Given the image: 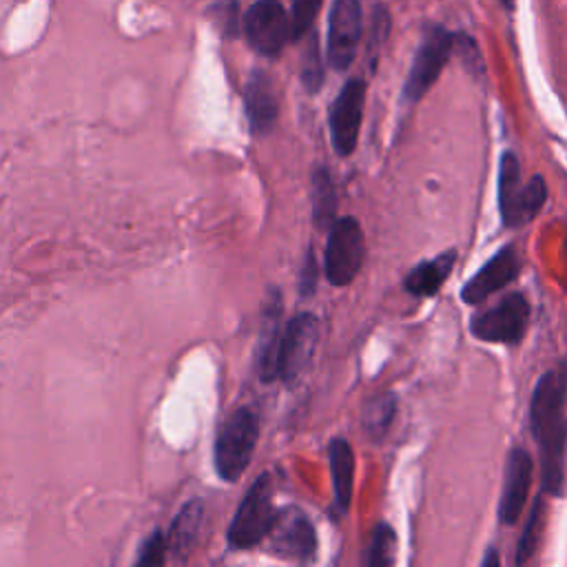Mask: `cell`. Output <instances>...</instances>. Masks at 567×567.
I'll list each match as a JSON object with an SVG mask.
<instances>
[{"label": "cell", "instance_id": "1", "mask_svg": "<svg viewBox=\"0 0 567 567\" xmlns=\"http://www.w3.org/2000/svg\"><path fill=\"white\" fill-rule=\"evenodd\" d=\"M567 363L547 370L529 401V430L538 443L543 494L563 496L567 461Z\"/></svg>", "mask_w": 567, "mask_h": 567}, {"label": "cell", "instance_id": "2", "mask_svg": "<svg viewBox=\"0 0 567 567\" xmlns=\"http://www.w3.org/2000/svg\"><path fill=\"white\" fill-rule=\"evenodd\" d=\"M547 202V184L543 175L523 179L520 162L512 151H505L498 162V213L507 228L529 224Z\"/></svg>", "mask_w": 567, "mask_h": 567}, {"label": "cell", "instance_id": "3", "mask_svg": "<svg viewBox=\"0 0 567 567\" xmlns=\"http://www.w3.org/2000/svg\"><path fill=\"white\" fill-rule=\"evenodd\" d=\"M259 427L257 416L250 408H237L219 427L215 439V470L226 483H235L250 465Z\"/></svg>", "mask_w": 567, "mask_h": 567}, {"label": "cell", "instance_id": "4", "mask_svg": "<svg viewBox=\"0 0 567 567\" xmlns=\"http://www.w3.org/2000/svg\"><path fill=\"white\" fill-rule=\"evenodd\" d=\"M277 518L272 507V478L270 474H261L246 492L239 503L230 527H228V545L233 549H248L268 538L270 527Z\"/></svg>", "mask_w": 567, "mask_h": 567}, {"label": "cell", "instance_id": "5", "mask_svg": "<svg viewBox=\"0 0 567 567\" xmlns=\"http://www.w3.org/2000/svg\"><path fill=\"white\" fill-rule=\"evenodd\" d=\"M454 42L456 33L447 31L443 24H427L423 29L421 44L412 58V66L405 78V100L419 102L432 89L454 51Z\"/></svg>", "mask_w": 567, "mask_h": 567}, {"label": "cell", "instance_id": "6", "mask_svg": "<svg viewBox=\"0 0 567 567\" xmlns=\"http://www.w3.org/2000/svg\"><path fill=\"white\" fill-rule=\"evenodd\" d=\"M363 246V230L354 217L334 219L323 252V270L332 286H348L359 275Z\"/></svg>", "mask_w": 567, "mask_h": 567}, {"label": "cell", "instance_id": "7", "mask_svg": "<svg viewBox=\"0 0 567 567\" xmlns=\"http://www.w3.org/2000/svg\"><path fill=\"white\" fill-rule=\"evenodd\" d=\"M529 326V303L525 295L509 292L496 306L478 312L470 321V332L489 343H518Z\"/></svg>", "mask_w": 567, "mask_h": 567}, {"label": "cell", "instance_id": "8", "mask_svg": "<svg viewBox=\"0 0 567 567\" xmlns=\"http://www.w3.org/2000/svg\"><path fill=\"white\" fill-rule=\"evenodd\" d=\"M319 343V319L312 312H301L288 321L279 350V379L297 381L312 361Z\"/></svg>", "mask_w": 567, "mask_h": 567}, {"label": "cell", "instance_id": "9", "mask_svg": "<svg viewBox=\"0 0 567 567\" xmlns=\"http://www.w3.org/2000/svg\"><path fill=\"white\" fill-rule=\"evenodd\" d=\"M365 102V82L352 78L343 84L330 109V140L337 155L348 157L357 148Z\"/></svg>", "mask_w": 567, "mask_h": 567}, {"label": "cell", "instance_id": "10", "mask_svg": "<svg viewBox=\"0 0 567 567\" xmlns=\"http://www.w3.org/2000/svg\"><path fill=\"white\" fill-rule=\"evenodd\" d=\"M268 540L272 551L288 560L308 563L315 558V551H317L315 527L310 518L297 507H286L277 512Z\"/></svg>", "mask_w": 567, "mask_h": 567}, {"label": "cell", "instance_id": "11", "mask_svg": "<svg viewBox=\"0 0 567 567\" xmlns=\"http://www.w3.org/2000/svg\"><path fill=\"white\" fill-rule=\"evenodd\" d=\"M361 40V4L359 0H334L328 18V62L337 71H346Z\"/></svg>", "mask_w": 567, "mask_h": 567}, {"label": "cell", "instance_id": "12", "mask_svg": "<svg viewBox=\"0 0 567 567\" xmlns=\"http://www.w3.org/2000/svg\"><path fill=\"white\" fill-rule=\"evenodd\" d=\"M246 35L264 55H277L290 38V20L277 0H259L246 13Z\"/></svg>", "mask_w": 567, "mask_h": 567}, {"label": "cell", "instance_id": "13", "mask_svg": "<svg viewBox=\"0 0 567 567\" xmlns=\"http://www.w3.org/2000/svg\"><path fill=\"white\" fill-rule=\"evenodd\" d=\"M518 270H520L518 250L514 244H507L494 257H489L478 272H474L467 279V284L461 290V299L472 306L483 303L489 295L505 288L509 281H514Z\"/></svg>", "mask_w": 567, "mask_h": 567}, {"label": "cell", "instance_id": "14", "mask_svg": "<svg viewBox=\"0 0 567 567\" xmlns=\"http://www.w3.org/2000/svg\"><path fill=\"white\" fill-rule=\"evenodd\" d=\"M281 297L279 290L270 292V299H266L261 310V326L257 337V354H255V368L257 377L264 383H270L279 379V350H281Z\"/></svg>", "mask_w": 567, "mask_h": 567}, {"label": "cell", "instance_id": "15", "mask_svg": "<svg viewBox=\"0 0 567 567\" xmlns=\"http://www.w3.org/2000/svg\"><path fill=\"white\" fill-rule=\"evenodd\" d=\"M532 456L523 447H512L505 465L503 494L498 501V518L505 525H514L525 507L529 485H532Z\"/></svg>", "mask_w": 567, "mask_h": 567}, {"label": "cell", "instance_id": "16", "mask_svg": "<svg viewBox=\"0 0 567 567\" xmlns=\"http://www.w3.org/2000/svg\"><path fill=\"white\" fill-rule=\"evenodd\" d=\"M244 104H246V115L250 122V128L255 135H266L277 122V95L272 89V82L266 73H252V78L246 84L244 91Z\"/></svg>", "mask_w": 567, "mask_h": 567}, {"label": "cell", "instance_id": "17", "mask_svg": "<svg viewBox=\"0 0 567 567\" xmlns=\"http://www.w3.org/2000/svg\"><path fill=\"white\" fill-rule=\"evenodd\" d=\"M456 261V250L450 248L432 259L416 264L403 279V286L414 297H432L439 292L443 281L452 275Z\"/></svg>", "mask_w": 567, "mask_h": 567}, {"label": "cell", "instance_id": "18", "mask_svg": "<svg viewBox=\"0 0 567 567\" xmlns=\"http://www.w3.org/2000/svg\"><path fill=\"white\" fill-rule=\"evenodd\" d=\"M330 476L334 489V503L341 514L348 512L352 501V483H354V454L346 439H332L328 445Z\"/></svg>", "mask_w": 567, "mask_h": 567}, {"label": "cell", "instance_id": "19", "mask_svg": "<svg viewBox=\"0 0 567 567\" xmlns=\"http://www.w3.org/2000/svg\"><path fill=\"white\" fill-rule=\"evenodd\" d=\"M202 516H204V509H202V501L197 498L188 501L175 516L166 536L168 549L175 554V558H186L188 551L193 549L202 527Z\"/></svg>", "mask_w": 567, "mask_h": 567}, {"label": "cell", "instance_id": "20", "mask_svg": "<svg viewBox=\"0 0 567 567\" xmlns=\"http://www.w3.org/2000/svg\"><path fill=\"white\" fill-rule=\"evenodd\" d=\"M310 206L315 226L330 230L337 219V190L326 166H317L310 175Z\"/></svg>", "mask_w": 567, "mask_h": 567}, {"label": "cell", "instance_id": "21", "mask_svg": "<svg viewBox=\"0 0 567 567\" xmlns=\"http://www.w3.org/2000/svg\"><path fill=\"white\" fill-rule=\"evenodd\" d=\"M394 414H396V394L394 392L385 390V392L370 396L361 410V427L368 434V439L381 441L388 434V430L394 421Z\"/></svg>", "mask_w": 567, "mask_h": 567}, {"label": "cell", "instance_id": "22", "mask_svg": "<svg viewBox=\"0 0 567 567\" xmlns=\"http://www.w3.org/2000/svg\"><path fill=\"white\" fill-rule=\"evenodd\" d=\"M394 556H396V534L390 525L379 523L372 532L365 565L368 567H390V565H394Z\"/></svg>", "mask_w": 567, "mask_h": 567}, {"label": "cell", "instance_id": "23", "mask_svg": "<svg viewBox=\"0 0 567 567\" xmlns=\"http://www.w3.org/2000/svg\"><path fill=\"white\" fill-rule=\"evenodd\" d=\"M540 529H543V494L536 496L534 505H532V514L527 518V525L520 534V540H518V547H516V563L523 565L527 563L536 547H538V540H540Z\"/></svg>", "mask_w": 567, "mask_h": 567}, {"label": "cell", "instance_id": "24", "mask_svg": "<svg viewBox=\"0 0 567 567\" xmlns=\"http://www.w3.org/2000/svg\"><path fill=\"white\" fill-rule=\"evenodd\" d=\"M321 0H295L290 13V38L299 40L317 18Z\"/></svg>", "mask_w": 567, "mask_h": 567}, {"label": "cell", "instance_id": "25", "mask_svg": "<svg viewBox=\"0 0 567 567\" xmlns=\"http://www.w3.org/2000/svg\"><path fill=\"white\" fill-rule=\"evenodd\" d=\"M301 80H303V86L308 91H317L323 82V64H321V58H319V47H317V40L312 38L306 53H303V66H301Z\"/></svg>", "mask_w": 567, "mask_h": 567}, {"label": "cell", "instance_id": "26", "mask_svg": "<svg viewBox=\"0 0 567 567\" xmlns=\"http://www.w3.org/2000/svg\"><path fill=\"white\" fill-rule=\"evenodd\" d=\"M166 551H168V543H166V534L162 529H155L144 545L140 547V554L135 558L137 565H162L166 560Z\"/></svg>", "mask_w": 567, "mask_h": 567}, {"label": "cell", "instance_id": "27", "mask_svg": "<svg viewBox=\"0 0 567 567\" xmlns=\"http://www.w3.org/2000/svg\"><path fill=\"white\" fill-rule=\"evenodd\" d=\"M315 288H317V261H315V252L308 250L301 266V275H299V292L303 297H310Z\"/></svg>", "mask_w": 567, "mask_h": 567}, {"label": "cell", "instance_id": "28", "mask_svg": "<svg viewBox=\"0 0 567 567\" xmlns=\"http://www.w3.org/2000/svg\"><path fill=\"white\" fill-rule=\"evenodd\" d=\"M481 565L483 567H489V565H498V551L494 547L487 549V554L481 558Z\"/></svg>", "mask_w": 567, "mask_h": 567}, {"label": "cell", "instance_id": "29", "mask_svg": "<svg viewBox=\"0 0 567 567\" xmlns=\"http://www.w3.org/2000/svg\"><path fill=\"white\" fill-rule=\"evenodd\" d=\"M498 2H501L507 11H512V9H514V0H498Z\"/></svg>", "mask_w": 567, "mask_h": 567}]
</instances>
